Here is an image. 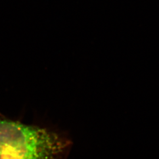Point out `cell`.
<instances>
[{"instance_id":"cell-1","label":"cell","mask_w":159,"mask_h":159,"mask_svg":"<svg viewBox=\"0 0 159 159\" xmlns=\"http://www.w3.org/2000/svg\"><path fill=\"white\" fill-rule=\"evenodd\" d=\"M69 145L57 133L0 114V159H63Z\"/></svg>"}]
</instances>
